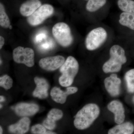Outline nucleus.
<instances>
[{
  "label": "nucleus",
  "mask_w": 134,
  "mask_h": 134,
  "mask_svg": "<svg viewBox=\"0 0 134 134\" xmlns=\"http://www.w3.org/2000/svg\"><path fill=\"white\" fill-rule=\"evenodd\" d=\"M54 12L52 6L46 4L41 5L31 15L28 17L27 22L32 26H36L42 24L51 16Z\"/></svg>",
  "instance_id": "obj_6"
},
{
  "label": "nucleus",
  "mask_w": 134,
  "mask_h": 134,
  "mask_svg": "<svg viewBox=\"0 0 134 134\" xmlns=\"http://www.w3.org/2000/svg\"><path fill=\"white\" fill-rule=\"evenodd\" d=\"M40 0H28L23 3L19 8V12L22 16L29 17L41 6Z\"/></svg>",
  "instance_id": "obj_15"
},
{
  "label": "nucleus",
  "mask_w": 134,
  "mask_h": 134,
  "mask_svg": "<svg viewBox=\"0 0 134 134\" xmlns=\"http://www.w3.org/2000/svg\"><path fill=\"white\" fill-rule=\"evenodd\" d=\"M78 89L75 87H68L65 91H63L60 88L55 87L51 90L50 96L56 103L63 104L66 102L68 96L76 93Z\"/></svg>",
  "instance_id": "obj_10"
},
{
  "label": "nucleus",
  "mask_w": 134,
  "mask_h": 134,
  "mask_svg": "<svg viewBox=\"0 0 134 134\" xmlns=\"http://www.w3.org/2000/svg\"><path fill=\"white\" fill-rule=\"evenodd\" d=\"M45 128L43 125L38 124L32 127L31 131L34 134H44L46 132Z\"/></svg>",
  "instance_id": "obj_24"
},
{
  "label": "nucleus",
  "mask_w": 134,
  "mask_h": 134,
  "mask_svg": "<svg viewBox=\"0 0 134 134\" xmlns=\"http://www.w3.org/2000/svg\"><path fill=\"white\" fill-rule=\"evenodd\" d=\"M34 81L36 87L33 92V96L41 99L46 98L48 96V91L49 88L48 82L44 78L38 77L34 78Z\"/></svg>",
  "instance_id": "obj_13"
},
{
  "label": "nucleus",
  "mask_w": 134,
  "mask_h": 134,
  "mask_svg": "<svg viewBox=\"0 0 134 134\" xmlns=\"http://www.w3.org/2000/svg\"><path fill=\"white\" fill-rule=\"evenodd\" d=\"M52 31L55 40L63 47H68L73 43L74 39L71 29L66 23L56 24L53 26Z\"/></svg>",
  "instance_id": "obj_5"
},
{
  "label": "nucleus",
  "mask_w": 134,
  "mask_h": 134,
  "mask_svg": "<svg viewBox=\"0 0 134 134\" xmlns=\"http://www.w3.org/2000/svg\"><path fill=\"white\" fill-rule=\"evenodd\" d=\"M125 77L128 91L129 93H134V69L128 71L125 74Z\"/></svg>",
  "instance_id": "obj_21"
},
{
  "label": "nucleus",
  "mask_w": 134,
  "mask_h": 134,
  "mask_svg": "<svg viewBox=\"0 0 134 134\" xmlns=\"http://www.w3.org/2000/svg\"><path fill=\"white\" fill-rule=\"evenodd\" d=\"M134 132V125L130 122L118 124L108 130V134H131Z\"/></svg>",
  "instance_id": "obj_17"
},
{
  "label": "nucleus",
  "mask_w": 134,
  "mask_h": 134,
  "mask_svg": "<svg viewBox=\"0 0 134 134\" xmlns=\"http://www.w3.org/2000/svg\"><path fill=\"white\" fill-rule=\"evenodd\" d=\"M100 113V108L96 104L90 103L85 105L75 116V127L79 130L87 129L97 119Z\"/></svg>",
  "instance_id": "obj_1"
},
{
  "label": "nucleus",
  "mask_w": 134,
  "mask_h": 134,
  "mask_svg": "<svg viewBox=\"0 0 134 134\" xmlns=\"http://www.w3.org/2000/svg\"><path fill=\"white\" fill-rule=\"evenodd\" d=\"M3 133V130L2 127H0V134H2Z\"/></svg>",
  "instance_id": "obj_30"
},
{
  "label": "nucleus",
  "mask_w": 134,
  "mask_h": 134,
  "mask_svg": "<svg viewBox=\"0 0 134 134\" xmlns=\"http://www.w3.org/2000/svg\"><path fill=\"white\" fill-rule=\"evenodd\" d=\"M79 70V64L76 59L73 56H69L60 67V71L62 73L59 80L60 85L65 87L70 86Z\"/></svg>",
  "instance_id": "obj_3"
},
{
  "label": "nucleus",
  "mask_w": 134,
  "mask_h": 134,
  "mask_svg": "<svg viewBox=\"0 0 134 134\" xmlns=\"http://www.w3.org/2000/svg\"><path fill=\"white\" fill-rule=\"evenodd\" d=\"M108 37V32L104 27L99 26L94 28L89 32L85 38V47L89 51H95L105 43Z\"/></svg>",
  "instance_id": "obj_4"
},
{
  "label": "nucleus",
  "mask_w": 134,
  "mask_h": 134,
  "mask_svg": "<svg viewBox=\"0 0 134 134\" xmlns=\"http://www.w3.org/2000/svg\"><path fill=\"white\" fill-rule=\"evenodd\" d=\"M5 44V39L2 36H0V49H1Z\"/></svg>",
  "instance_id": "obj_27"
},
{
  "label": "nucleus",
  "mask_w": 134,
  "mask_h": 134,
  "mask_svg": "<svg viewBox=\"0 0 134 134\" xmlns=\"http://www.w3.org/2000/svg\"><path fill=\"white\" fill-rule=\"evenodd\" d=\"M46 134H55V133H54V132H46Z\"/></svg>",
  "instance_id": "obj_29"
},
{
  "label": "nucleus",
  "mask_w": 134,
  "mask_h": 134,
  "mask_svg": "<svg viewBox=\"0 0 134 134\" xmlns=\"http://www.w3.org/2000/svg\"><path fill=\"white\" fill-rule=\"evenodd\" d=\"M108 0H88L85 5L86 11L90 13H94L104 7Z\"/></svg>",
  "instance_id": "obj_19"
},
{
  "label": "nucleus",
  "mask_w": 134,
  "mask_h": 134,
  "mask_svg": "<svg viewBox=\"0 0 134 134\" xmlns=\"http://www.w3.org/2000/svg\"><path fill=\"white\" fill-rule=\"evenodd\" d=\"M133 103L134 104V96L133 97Z\"/></svg>",
  "instance_id": "obj_32"
},
{
  "label": "nucleus",
  "mask_w": 134,
  "mask_h": 134,
  "mask_svg": "<svg viewBox=\"0 0 134 134\" xmlns=\"http://www.w3.org/2000/svg\"><path fill=\"white\" fill-rule=\"evenodd\" d=\"M52 44L51 43H50L49 42H47V43L42 44L40 48L41 50L46 51V50L51 49V48H52Z\"/></svg>",
  "instance_id": "obj_26"
},
{
  "label": "nucleus",
  "mask_w": 134,
  "mask_h": 134,
  "mask_svg": "<svg viewBox=\"0 0 134 134\" xmlns=\"http://www.w3.org/2000/svg\"><path fill=\"white\" fill-rule=\"evenodd\" d=\"M12 26H11V25H10V26L9 27V29H12Z\"/></svg>",
  "instance_id": "obj_31"
},
{
  "label": "nucleus",
  "mask_w": 134,
  "mask_h": 134,
  "mask_svg": "<svg viewBox=\"0 0 134 134\" xmlns=\"http://www.w3.org/2000/svg\"><path fill=\"white\" fill-rule=\"evenodd\" d=\"M1 107H2V105H1Z\"/></svg>",
  "instance_id": "obj_33"
},
{
  "label": "nucleus",
  "mask_w": 134,
  "mask_h": 134,
  "mask_svg": "<svg viewBox=\"0 0 134 134\" xmlns=\"http://www.w3.org/2000/svg\"><path fill=\"white\" fill-rule=\"evenodd\" d=\"M5 100V98L4 97L2 96H0V101H1V102H3Z\"/></svg>",
  "instance_id": "obj_28"
},
{
  "label": "nucleus",
  "mask_w": 134,
  "mask_h": 134,
  "mask_svg": "<svg viewBox=\"0 0 134 134\" xmlns=\"http://www.w3.org/2000/svg\"><path fill=\"white\" fill-rule=\"evenodd\" d=\"M117 4L121 12L134 15V0H117Z\"/></svg>",
  "instance_id": "obj_20"
},
{
  "label": "nucleus",
  "mask_w": 134,
  "mask_h": 134,
  "mask_svg": "<svg viewBox=\"0 0 134 134\" xmlns=\"http://www.w3.org/2000/svg\"><path fill=\"white\" fill-rule=\"evenodd\" d=\"M105 87L108 93L112 97L119 96L120 93L121 80L117 74H113L104 81Z\"/></svg>",
  "instance_id": "obj_9"
},
{
  "label": "nucleus",
  "mask_w": 134,
  "mask_h": 134,
  "mask_svg": "<svg viewBox=\"0 0 134 134\" xmlns=\"http://www.w3.org/2000/svg\"><path fill=\"white\" fill-rule=\"evenodd\" d=\"M108 110L114 115V121L117 124L124 122L125 119V110L123 104L118 100L111 101L107 105Z\"/></svg>",
  "instance_id": "obj_11"
},
{
  "label": "nucleus",
  "mask_w": 134,
  "mask_h": 134,
  "mask_svg": "<svg viewBox=\"0 0 134 134\" xmlns=\"http://www.w3.org/2000/svg\"><path fill=\"white\" fill-rule=\"evenodd\" d=\"M65 58L62 55H56L43 58L39 62L41 68L47 70L52 71L60 68L65 62Z\"/></svg>",
  "instance_id": "obj_8"
},
{
  "label": "nucleus",
  "mask_w": 134,
  "mask_h": 134,
  "mask_svg": "<svg viewBox=\"0 0 134 134\" xmlns=\"http://www.w3.org/2000/svg\"><path fill=\"white\" fill-rule=\"evenodd\" d=\"M109 54L110 59L102 67L103 72L107 74L119 72L127 61L125 49L120 45H113L110 47Z\"/></svg>",
  "instance_id": "obj_2"
},
{
  "label": "nucleus",
  "mask_w": 134,
  "mask_h": 134,
  "mask_svg": "<svg viewBox=\"0 0 134 134\" xmlns=\"http://www.w3.org/2000/svg\"><path fill=\"white\" fill-rule=\"evenodd\" d=\"M39 109L38 106L34 103H19L14 108L17 115L20 117H24L34 115L38 111Z\"/></svg>",
  "instance_id": "obj_12"
},
{
  "label": "nucleus",
  "mask_w": 134,
  "mask_h": 134,
  "mask_svg": "<svg viewBox=\"0 0 134 134\" xmlns=\"http://www.w3.org/2000/svg\"><path fill=\"white\" fill-rule=\"evenodd\" d=\"M119 23L121 26L134 30V15L121 12L119 17Z\"/></svg>",
  "instance_id": "obj_18"
},
{
  "label": "nucleus",
  "mask_w": 134,
  "mask_h": 134,
  "mask_svg": "<svg viewBox=\"0 0 134 134\" xmlns=\"http://www.w3.org/2000/svg\"><path fill=\"white\" fill-rule=\"evenodd\" d=\"M13 85V80L8 75H5L0 77V86L6 90H9Z\"/></svg>",
  "instance_id": "obj_23"
},
{
  "label": "nucleus",
  "mask_w": 134,
  "mask_h": 134,
  "mask_svg": "<svg viewBox=\"0 0 134 134\" xmlns=\"http://www.w3.org/2000/svg\"><path fill=\"white\" fill-rule=\"evenodd\" d=\"M63 113L61 110L53 108L50 110L47 117L43 122V125L46 128L50 130L54 129L55 127V121L62 118Z\"/></svg>",
  "instance_id": "obj_14"
},
{
  "label": "nucleus",
  "mask_w": 134,
  "mask_h": 134,
  "mask_svg": "<svg viewBox=\"0 0 134 134\" xmlns=\"http://www.w3.org/2000/svg\"><path fill=\"white\" fill-rule=\"evenodd\" d=\"M13 59L17 63L24 64L32 67L34 65V52L31 48L19 46L13 52Z\"/></svg>",
  "instance_id": "obj_7"
},
{
  "label": "nucleus",
  "mask_w": 134,
  "mask_h": 134,
  "mask_svg": "<svg viewBox=\"0 0 134 134\" xmlns=\"http://www.w3.org/2000/svg\"><path fill=\"white\" fill-rule=\"evenodd\" d=\"M31 121L28 117H25L22 118L17 123L10 126L9 130L12 133L25 134L29 129Z\"/></svg>",
  "instance_id": "obj_16"
},
{
  "label": "nucleus",
  "mask_w": 134,
  "mask_h": 134,
  "mask_svg": "<svg viewBox=\"0 0 134 134\" xmlns=\"http://www.w3.org/2000/svg\"><path fill=\"white\" fill-rule=\"evenodd\" d=\"M84 1H88V0H84Z\"/></svg>",
  "instance_id": "obj_34"
},
{
  "label": "nucleus",
  "mask_w": 134,
  "mask_h": 134,
  "mask_svg": "<svg viewBox=\"0 0 134 134\" xmlns=\"http://www.w3.org/2000/svg\"><path fill=\"white\" fill-rule=\"evenodd\" d=\"M0 25L5 29L9 28L10 25V21L2 3L0 4Z\"/></svg>",
  "instance_id": "obj_22"
},
{
  "label": "nucleus",
  "mask_w": 134,
  "mask_h": 134,
  "mask_svg": "<svg viewBox=\"0 0 134 134\" xmlns=\"http://www.w3.org/2000/svg\"><path fill=\"white\" fill-rule=\"evenodd\" d=\"M46 37V34L44 32H41V33H39L37 34L36 36L35 41L37 43L41 42L44 38H45Z\"/></svg>",
  "instance_id": "obj_25"
}]
</instances>
